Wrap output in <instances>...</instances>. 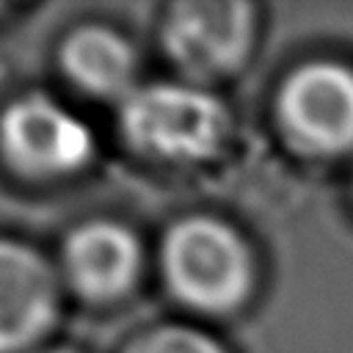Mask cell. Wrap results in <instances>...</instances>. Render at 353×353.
<instances>
[{"instance_id": "cell-1", "label": "cell", "mask_w": 353, "mask_h": 353, "mask_svg": "<svg viewBox=\"0 0 353 353\" xmlns=\"http://www.w3.org/2000/svg\"><path fill=\"white\" fill-rule=\"evenodd\" d=\"M97 135L50 88H19L0 102V174L19 188H52L88 171Z\"/></svg>"}, {"instance_id": "cell-2", "label": "cell", "mask_w": 353, "mask_h": 353, "mask_svg": "<svg viewBox=\"0 0 353 353\" xmlns=\"http://www.w3.org/2000/svg\"><path fill=\"white\" fill-rule=\"evenodd\" d=\"M121 138L141 154L199 160L218 149L226 132L223 105L199 88L176 83L138 85L119 102Z\"/></svg>"}, {"instance_id": "cell-3", "label": "cell", "mask_w": 353, "mask_h": 353, "mask_svg": "<svg viewBox=\"0 0 353 353\" xmlns=\"http://www.w3.org/2000/svg\"><path fill=\"white\" fill-rule=\"evenodd\" d=\"M66 306L55 256L36 240L0 229V353L52 342Z\"/></svg>"}, {"instance_id": "cell-4", "label": "cell", "mask_w": 353, "mask_h": 353, "mask_svg": "<svg viewBox=\"0 0 353 353\" xmlns=\"http://www.w3.org/2000/svg\"><path fill=\"white\" fill-rule=\"evenodd\" d=\"M168 287L199 309H229L248 292L251 265L240 237L210 218L176 223L163 240Z\"/></svg>"}, {"instance_id": "cell-5", "label": "cell", "mask_w": 353, "mask_h": 353, "mask_svg": "<svg viewBox=\"0 0 353 353\" xmlns=\"http://www.w3.org/2000/svg\"><path fill=\"white\" fill-rule=\"evenodd\" d=\"M52 256L66 295L91 306L124 298L141 270L138 237L130 226L113 218H85L72 223Z\"/></svg>"}, {"instance_id": "cell-6", "label": "cell", "mask_w": 353, "mask_h": 353, "mask_svg": "<svg viewBox=\"0 0 353 353\" xmlns=\"http://www.w3.org/2000/svg\"><path fill=\"white\" fill-rule=\"evenodd\" d=\"M251 36V8L245 3L199 0L174 6L163 41L168 55L193 74L212 77L234 69Z\"/></svg>"}, {"instance_id": "cell-7", "label": "cell", "mask_w": 353, "mask_h": 353, "mask_svg": "<svg viewBox=\"0 0 353 353\" xmlns=\"http://www.w3.org/2000/svg\"><path fill=\"white\" fill-rule=\"evenodd\" d=\"M281 116L295 138L317 152L353 146V72L339 63H309L281 91Z\"/></svg>"}, {"instance_id": "cell-8", "label": "cell", "mask_w": 353, "mask_h": 353, "mask_svg": "<svg viewBox=\"0 0 353 353\" xmlns=\"http://www.w3.org/2000/svg\"><path fill=\"white\" fill-rule=\"evenodd\" d=\"M55 72L63 85L99 102H124L135 88L132 44L105 22H77L55 44Z\"/></svg>"}, {"instance_id": "cell-9", "label": "cell", "mask_w": 353, "mask_h": 353, "mask_svg": "<svg viewBox=\"0 0 353 353\" xmlns=\"http://www.w3.org/2000/svg\"><path fill=\"white\" fill-rule=\"evenodd\" d=\"M124 353H223V350L199 331L168 325L135 336Z\"/></svg>"}, {"instance_id": "cell-10", "label": "cell", "mask_w": 353, "mask_h": 353, "mask_svg": "<svg viewBox=\"0 0 353 353\" xmlns=\"http://www.w3.org/2000/svg\"><path fill=\"white\" fill-rule=\"evenodd\" d=\"M25 17V6L22 3H8V0H0V28Z\"/></svg>"}, {"instance_id": "cell-11", "label": "cell", "mask_w": 353, "mask_h": 353, "mask_svg": "<svg viewBox=\"0 0 353 353\" xmlns=\"http://www.w3.org/2000/svg\"><path fill=\"white\" fill-rule=\"evenodd\" d=\"M33 353H85V350L77 347V345H66V342H50V345H44V347L33 350Z\"/></svg>"}]
</instances>
